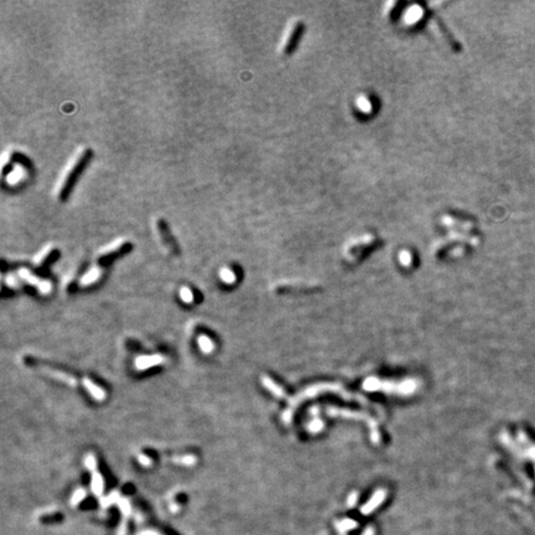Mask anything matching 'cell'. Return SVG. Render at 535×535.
Listing matches in <instances>:
<instances>
[{
	"label": "cell",
	"instance_id": "obj_1",
	"mask_svg": "<svg viewBox=\"0 0 535 535\" xmlns=\"http://www.w3.org/2000/svg\"><path fill=\"white\" fill-rule=\"evenodd\" d=\"M92 158V150L91 149H86L85 151L81 153V155L77 156L73 164L71 165V167L68 169V171L66 172L65 177H63V181L61 184L60 189H58V199L61 201H66L68 199V196L72 192L73 187H75L77 179L80 177V175L82 174L85 167L87 166L88 162L91 161Z\"/></svg>",
	"mask_w": 535,
	"mask_h": 535
},
{
	"label": "cell",
	"instance_id": "obj_2",
	"mask_svg": "<svg viewBox=\"0 0 535 535\" xmlns=\"http://www.w3.org/2000/svg\"><path fill=\"white\" fill-rule=\"evenodd\" d=\"M304 31L303 21H294L291 26L289 27V31L286 36L284 37V42L281 45V52L284 55H290L294 51L295 46L298 45L299 39L301 37V34Z\"/></svg>",
	"mask_w": 535,
	"mask_h": 535
},
{
	"label": "cell",
	"instance_id": "obj_3",
	"mask_svg": "<svg viewBox=\"0 0 535 535\" xmlns=\"http://www.w3.org/2000/svg\"><path fill=\"white\" fill-rule=\"evenodd\" d=\"M156 227H158V230H159V233H160L165 244H166L167 247L172 250V252L179 253V245H177L176 240H175L174 235H172V233H171V230H170V227L167 225V223L165 222L164 219H158V222H156Z\"/></svg>",
	"mask_w": 535,
	"mask_h": 535
},
{
	"label": "cell",
	"instance_id": "obj_4",
	"mask_svg": "<svg viewBox=\"0 0 535 535\" xmlns=\"http://www.w3.org/2000/svg\"><path fill=\"white\" fill-rule=\"evenodd\" d=\"M433 20H435V22L437 24L438 30H440L441 34L443 35V37H445V40L447 41V44L450 45L451 49H452L453 51H456V52H460L461 51V45L458 44L457 40H456L455 37H453L452 35H451V32L448 31L447 27L445 26V24L442 22V20H441L438 16H433Z\"/></svg>",
	"mask_w": 535,
	"mask_h": 535
}]
</instances>
